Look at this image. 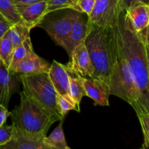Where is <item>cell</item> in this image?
Instances as JSON below:
<instances>
[{
  "mask_svg": "<svg viewBox=\"0 0 149 149\" xmlns=\"http://www.w3.org/2000/svg\"><path fill=\"white\" fill-rule=\"evenodd\" d=\"M113 29L118 44L129 64L136 84L140 108L139 114L149 113L148 65L142 36L140 32L135 31L131 27L125 17V10L121 13Z\"/></svg>",
  "mask_w": 149,
  "mask_h": 149,
  "instance_id": "obj_1",
  "label": "cell"
},
{
  "mask_svg": "<svg viewBox=\"0 0 149 149\" xmlns=\"http://www.w3.org/2000/svg\"><path fill=\"white\" fill-rule=\"evenodd\" d=\"M88 23V34L84 42L95 69L92 79L101 81L109 88V79L119 52L116 33L113 27L101 28Z\"/></svg>",
  "mask_w": 149,
  "mask_h": 149,
  "instance_id": "obj_2",
  "label": "cell"
},
{
  "mask_svg": "<svg viewBox=\"0 0 149 149\" xmlns=\"http://www.w3.org/2000/svg\"><path fill=\"white\" fill-rule=\"evenodd\" d=\"M20 96V104L10 112L14 130L24 138L43 142L50 127L58 120L23 91Z\"/></svg>",
  "mask_w": 149,
  "mask_h": 149,
  "instance_id": "obj_3",
  "label": "cell"
},
{
  "mask_svg": "<svg viewBox=\"0 0 149 149\" xmlns=\"http://www.w3.org/2000/svg\"><path fill=\"white\" fill-rule=\"evenodd\" d=\"M118 48L117 59L113 65L109 79V95L117 96L129 103L138 116L140 113L138 89L129 64L119 44Z\"/></svg>",
  "mask_w": 149,
  "mask_h": 149,
  "instance_id": "obj_4",
  "label": "cell"
},
{
  "mask_svg": "<svg viewBox=\"0 0 149 149\" xmlns=\"http://www.w3.org/2000/svg\"><path fill=\"white\" fill-rule=\"evenodd\" d=\"M23 84V92L45 108L58 121H61V116L57 105V92L47 73L19 75Z\"/></svg>",
  "mask_w": 149,
  "mask_h": 149,
  "instance_id": "obj_5",
  "label": "cell"
},
{
  "mask_svg": "<svg viewBox=\"0 0 149 149\" xmlns=\"http://www.w3.org/2000/svg\"><path fill=\"white\" fill-rule=\"evenodd\" d=\"M122 0H95L88 22L101 28H113L124 11Z\"/></svg>",
  "mask_w": 149,
  "mask_h": 149,
  "instance_id": "obj_6",
  "label": "cell"
},
{
  "mask_svg": "<svg viewBox=\"0 0 149 149\" xmlns=\"http://www.w3.org/2000/svg\"><path fill=\"white\" fill-rule=\"evenodd\" d=\"M74 17L75 11L58 18L45 20L44 17L36 26L43 29L57 45L62 47L71 31Z\"/></svg>",
  "mask_w": 149,
  "mask_h": 149,
  "instance_id": "obj_7",
  "label": "cell"
},
{
  "mask_svg": "<svg viewBox=\"0 0 149 149\" xmlns=\"http://www.w3.org/2000/svg\"><path fill=\"white\" fill-rule=\"evenodd\" d=\"M51 64L32 51L24 58L20 60L13 67L10 68L14 74L33 75L49 73Z\"/></svg>",
  "mask_w": 149,
  "mask_h": 149,
  "instance_id": "obj_8",
  "label": "cell"
},
{
  "mask_svg": "<svg viewBox=\"0 0 149 149\" xmlns=\"http://www.w3.org/2000/svg\"><path fill=\"white\" fill-rule=\"evenodd\" d=\"M70 58L71 61L65 65L66 66L75 71L82 77H89L92 78L95 69L84 41L74 48Z\"/></svg>",
  "mask_w": 149,
  "mask_h": 149,
  "instance_id": "obj_9",
  "label": "cell"
},
{
  "mask_svg": "<svg viewBox=\"0 0 149 149\" xmlns=\"http://www.w3.org/2000/svg\"><path fill=\"white\" fill-rule=\"evenodd\" d=\"M48 74L57 93L72 103L75 106L77 111V106L71 95L69 77L65 65H63L56 61H53L50 65Z\"/></svg>",
  "mask_w": 149,
  "mask_h": 149,
  "instance_id": "obj_10",
  "label": "cell"
},
{
  "mask_svg": "<svg viewBox=\"0 0 149 149\" xmlns=\"http://www.w3.org/2000/svg\"><path fill=\"white\" fill-rule=\"evenodd\" d=\"M82 13L75 11V17L72 28L68 38L65 39L62 47L71 57L74 48L85 40L89 31L88 20H86L81 15Z\"/></svg>",
  "mask_w": 149,
  "mask_h": 149,
  "instance_id": "obj_11",
  "label": "cell"
},
{
  "mask_svg": "<svg viewBox=\"0 0 149 149\" xmlns=\"http://www.w3.org/2000/svg\"><path fill=\"white\" fill-rule=\"evenodd\" d=\"M18 13L25 26L31 29L36 27L47 15V1H42L32 4H17Z\"/></svg>",
  "mask_w": 149,
  "mask_h": 149,
  "instance_id": "obj_12",
  "label": "cell"
},
{
  "mask_svg": "<svg viewBox=\"0 0 149 149\" xmlns=\"http://www.w3.org/2000/svg\"><path fill=\"white\" fill-rule=\"evenodd\" d=\"M125 17L131 27L137 32L143 30L149 25V4L134 1L125 10Z\"/></svg>",
  "mask_w": 149,
  "mask_h": 149,
  "instance_id": "obj_13",
  "label": "cell"
},
{
  "mask_svg": "<svg viewBox=\"0 0 149 149\" xmlns=\"http://www.w3.org/2000/svg\"><path fill=\"white\" fill-rule=\"evenodd\" d=\"M83 84L86 96L95 101V105L103 106H109V90L106 85L95 79H86L83 77Z\"/></svg>",
  "mask_w": 149,
  "mask_h": 149,
  "instance_id": "obj_14",
  "label": "cell"
},
{
  "mask_svg": "<svg viewBox=\"0 0 149 149\" xmlns=\"http://www.w3.org/2000/svg\"><path fill=\"white\" fill-rule=\"evenodd\" d=\"M14 75L0 58V103L7 108L15 88Z\"/></svg>",
  "mask_w": 149,
  "mask_h": 149,
  "instance_id": "obj_15",
  "label": "cell"
},
{
  "mask_svg": "<svg viewBox=\"0 0 149 149\" xmlns=\"http://www.w3.org/2000/svg\"><path fill=\"white\" fill-rule=\"evenodd\" d=\"M66 66V65H65ZM67 72L69 77L70 91L73 100L77 106V111H80V103L84 96L86 95L83 84V77L71 68L66 66Z\"/></svg>",
  "mask_w": 149,
  "mask_h": 149,
  "instance_id": "obj_16",
  "label": "cell"
},
{
  "mask_svg": "<svg viewBox=\"0 0 149 149\" xmlns=\"http://www.w3.org/2000/svg\"><path fill=\"white\" fill-rule=\"evenodd\" d=\"M44 143L24 138L14 130L11 139L2 146L0 149H42Z\"/></svg>",
  "mask_w": 149,
  "mask_h": 149,
  "instance_id": "obj_17",
  "label": "cell"
},
{
  "mask_svg": "<svg viewBox=\"0 0 149 149\" xmlns=\"http://www.w3.org/2000/svg\"><path fill=\"white\" fill-rule=\"evenodd\" d=\"M0 13L13 26L24 24L14 0H0Z\"/></svg>",
  "mask_w": 149,
  "mask_h": 149,
  "instance_id": "obj_18",
  "label": "cell"
},
{
  "mask_svg": "<svg viewBox=\"0 0 149 149\" xmlns=\"http://www.w3.org/2000/svg\"><path fill=\"white\" fill-rule=\"evenodd\" d=\"M62 121H61L59 125L52 131L49 136H46L44 138V143L56 149H66L68 148L63 130Z\"/></svg>",
  "mask_w": 149,
  "mask_h": 149,
  "instance_id": "obj_19",
  "label": "cell"
},
{
  "mask_svg": "<svg viewBox=\"0 0 149 149\" xmlns=\"http://www.w3.org/2000/svg\"><path fill=\"white\" fill-rule=\"evenodd\" d=\"M30 31L31 29L24 24H15L12 26L6 34L10 38L15 49L30 36Z\"/></svg>",
  "mask_w": 149,
  "mask_h": 149,
  "instance_id": "obj_20",
  "label": "cell"
},
{
  "mask_svg": "<svg viewBox=\"0 0 149 149\" xmlns=\"http://www.w3.org/2000/svg\"><path fill=\"white\" fill-rule=\"evenodd\" d=\"M33 50V46H32L31 38L29 36L23 43L20 44L18 47H17L14 49L13 55H12L11 63H10V65L9 68L14 66L17 62H19L23 58H24L28 54H29Z\"/></svg>",
  "mask_w": 149,
  "mask_h": 149,
  "instance_id": "obj_21",
  "label": "cell"
},
{
  "mask_svg": "<svg viewBox=\"0 0 149 149\" xmlns=\"http://www.w3.org/2000/svg\"><path fill=\"white\" fill-rule=\"evenodd\" d=\"M13 50V44L5 33L4 36L0 38V58L8 68H10Z\"/></svg>",
  "mask_w": 149,
  "mask_h": 149,
  "instance_id": "obj_22",
  "label": "cell"
},
{
  "mask_svg": "<svg viewBox=\"0 0 149 149\" xmlns=\"http://www.w3.org/2000/svg\"><path fill=\"white\" fill-rule=\"evenodd\" d=\"M78 1L79 0H48L47 13L49 14L56 10L67 8L77 11Z\"/></svg>",
  "mask_w": 149,
  "mask_h": 149,
  "instance_id": "obj_23",
  "label": "cell"
},
{
  "mask_svg": "<svg viewBox=\"0 0 149 149\" xmlns=\"http://www.w3.org/2000/svg\"><path fill=\"white\" fill-rule=\"evenodd\" d=\"M143 134V147L145 148H149V113H143L138 115Z\"/></svg>",
  "mask_w": 149,
  "mask_h": 149,
  "instance_id": "obj_24",
  "label": "cell"
},
{
  "mask_svg": "<svg viewBox=\"0 0 149 149\" xmlns=\"http://www.w3.org/2000/svg\"><path fill=\"white\" fill-rule=\"evenodd\" d=\"M57 105L61 116L63 118L70 111H77L75 106L72 103L58 94L57 95Z\"/></svg>",
  "mask_w": 149,
  "mask_h": 149,
  "instance_id": "obj_25",
  "label": "cell"
},
{
  "mask_svg": "<svg viewBox=\"0 0 149 149\" xmlns=\"http://www.w3.org/2000/svg\"><path fill=\"white\" fill-rule=\"evenodd\" d=\"M14 132V127L13 125H3L0 127V146H2L4 144L7 143L13 135Z\"/></svg>",
  "mask_w": 149,
  "mask_h": 149,
  "instance_id": "obj_26",
  "label": "cell"
},
{
  "mask_svg": "<svg viewBox=\"0 0 149 149\" xmlns=\"http://www.w3.org/2000/svg\"><path fill=\"white\" fill-rule=\"evenodd\" d=\"M95 0H79L77 2V12L85 13L87 16L91 14L94 8Z\"/></svg>",
  "mask_w": 149,
  "mask_h": 149,
  "instance_id": "obj_27",
  "label": "cell"
},
{
  "mask_svg": "<svg viewBox=\"0 0 149 149\" xmlns=\"http://www.w3.org/2000/svg\"><path fill=\"white\" fill-rule=\"evenodd\" d=\"M12 26L13 25L0 13V38L4 36Z\"/></svg>",
  "mask_w": 149,
  "mask_h": 149,
  "instance_id": "obj_28",
  "label": "cell"
},
{
  "mask_svg": "<svg viewBox=\"0 0 149 149\" xmlns=\"http://www.w3.org/2000/svg\"><path fill=\"white\" fill-rule=\"evenodd\" d=\"M141 33V36L143 38V40L144 42V45H145L146 52V56L147 60H148V74H149V33L146 31V29H143V30L139 31Z\"/></svg>",
  "mask_w": 149,
  "mask_h": 149,
  "instance_id": "obj_29",
  "label": "cell"
},
{
  "mask_svg": "<svg viewBox=\"0 0 149 149\" xmlns=\"http://www.w3.org/2000/svg\"><path fill=\"white\" fill-rule=\"evenodd\" d=\"M9 116H10V112L8 111L7 107L0 103V127L5 124Z\"/></svg>",
  "mask_w": 149,
  "mask_h": 149,
  "instance_id": "obj_30",
  "label": "cell"
},
{
  "mask_svg": "<svg viewBox=\"0 0 149 149\" xmlns=\"http://www.w3.org/2000/svg\"><path fill=\"white\" fill-rule=\"evenodd\" d=\"M42 1H48V0H14L16 5L17 4H32Z\"/></svg>",
  "mask_w": 149,
  "mask_h": 149,
  "instance_id": "obj_31",
  "label": "cell"
},
{
  "mask_svg": "<svg viewBox=\"0 0 149 149\" xmlns=\"http://www.w3.org/2000/svg\"><path fill=\"white\" fill-rule=\"evenodd\" d=\"M134 1H141V2H144L146 4H149V0H122V4H123V7L125 10L132 4Z\"/></svg>",
  "mask_w": 149,
  "mask_h": 149,
  "instance_id": "obj_32",
  "label": "cell"
},
{
  "mask_svg": "<svg viewBox=\"0 0 149 149\" xmlns=\"http://www.w3.org/2000/svg\"><path fill=\"white\" fill-rule=\"evenodd\" d=\"M42 149H56V148H52V147H50V146H47V145H46V144L44 143L43 147H42Z\"/></svg>",
  "mask_w": 149,
  "mask_h": 149,
  "instance_id": "obj_33",
  "label": "cell"
},
{
  "mask_svg": "<svg viewBox=\"0 0 149 149\" xmlns=\"http://www.w3.org/2000/svg\"><path fill=\"white\" fill-rule=\"evenodd\" d=\"M146 31H148V33H149V25H148V26H147L146 28Z\"/></svg>",
  "mask_w": 149,
  "mask_h": 149,
  "instance_id": "obj_34",
  "label": "cell"
},
{
  "mask_svg": "<svg viewBox=\"0 0 149 149\" xmlns=\"http://www.w3.org/2000/svg\"><path fill=\"white\" fill-rule=\"evenodd\" d=\"M66 149H71V148H69V147H68V148H67Z\"/></svg>",
  "mask_w": 149,
  "mask_h": 149,
  "instance_id": "obj_35",
  "label": "cell"
}]
</instances>
